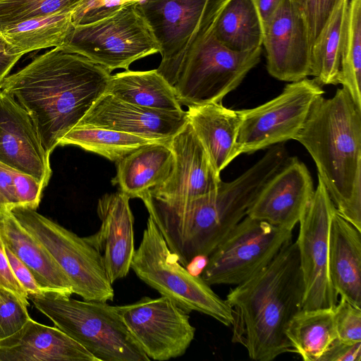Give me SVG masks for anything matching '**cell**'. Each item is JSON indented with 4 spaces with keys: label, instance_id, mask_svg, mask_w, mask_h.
Instances as JSON below:
<instances>
[{
    "label": "cell",
    "instance_id": "23",
    "mask_svg": "<svg viewBox=\"0 0 361 361\" xmlns=\"http://www.w3.org/2000/svg\"><path fill=\"white\" fill-rule=\"evenodd\" d=\"M329 272L340 298L361 309V231L336 209L329 234Z\"/></svg>",
    "mask_w": 361,
    "mask_h": 361
},
{
    "label": "cell",
    "instance_id": "3",
    "mask_svg": "<svg viewBox=\"0 0 361 361\" xmlns=\"http://www.w3.org/2000/svg\"><path fill=\"white\" fill-rule=\"evenodd\" d=\"M294 140L313 159L337 212L361 231V109L348 91L319 97Z\"/></svg>",
    "mask_w": 361,
    "mask_h": 361
},
{
    "label": "cell",
    "instance_id": "13",
    "mask_svg": "<svg viewBox=\"0 0 361 361\" xmlns=\"http://www.w3.org/2000/svg\"><path fill=\"white\" fill-rule=\"evenodd\" d=\"M118 306L125 324L150 360L178 357L194 340L195 328L189 313L165 296H145L132 304Z\"/></svg>",
    "mask_w": 361,
    "mask_h": 361
},
{
    "label": "cell",
    "instance_id": "7",
    "mask_svg": "<svg viewBox=\"0 0 361 361\" xmlns=\"http://www.w3.org/2000/svg\"><path fill=\"white\" fill-rule=\"evenodd\" d=\"M213 27L214 25L178 71L166 80L178 102L188 107L221 102L260 61L262 47L233 51L217 40Z\"/></svg>",
    "mask_w": 361,
    "mask_h": 361
},
{
    "label": "cell",
    "instance_id": "44",
    "mask_svg": "<svg viewBox=\"0 0 361 361\" xmlns=\"http://www.w3.org/2000/svg\"><path fill=\"white\" fill-rule=\"evenodd\" d=\"M8 209V204L4 197L0 194V211Z\"/></svg>",
    "mask_w": 361,
    "mask_h": 361
},
{
    "label": "cell",
    "instance_id": "17",
    "mask_svg": "<svg viewBox=\"0 0 361 361\" xmlns=\"http://www.w3.org/2000/svg\"><path fill=\"white\" fill-rule=\"evenodd\" d=\"M187 123L186 111L148 109L104 93L75 126L96 127L147 139L170 140Z\"/></svg>",
    "mask_w": 361,
    "mask_h": 361
},
{
    "label": "cell",
    "instance_id": "26",
    "mask_svg": "<svg viewBox=\"0 0 361 361\" xmlns=\"http://www.w3.org/2000/svg\"><path fill=\"white\" fill-rule=\"evenodd\" d=\"M72 11L35 17L0 31L8 51L24 54L49 47H62L72 25Z\"/></svg>",
    "mask_w": 361,
    "mask_h": 361
},
{
    "label": "cell",
    "instance_id": "39",
    "mask_svg": "<svg viewBox=\"0 0 361 361\" xmlns=\"http://www.w3.org/2000/svg\"><path fill=\"white\" fill-rule=\"evenodd\" d=\"M361 341L346 343L336 338L327 348L319 361H360Z\"/></svg>",
    "mask_w": 361,
    "mask_h": 361
},
{
    "label": "cell",
    "instance_id": "22",
    "mask_svg": "<svg viewBox=\"0 0 361 361\" xmlns=\"http://www.w3.org/2000/svg\"><path fill=\"white\" fill-rule=\"evenodd\" d=\"M0 236L47 294L69 298L72 283L42 244L8 210L0 211Z\"/></svg>",
    "mask_w": 361,
    "mask_h": 361
},
{
    "label": "cell",
    "instance_id": "46",
    "mask_svg": "<svg viewBox=\"0 0 361 361\" xmlns=\"http://www.w3.org/2000/svg\"><path fill=\"white\" fill-rule=\"evenodd\" d=\"M135 1H141V0H135Z\"/></svg>",
    "mask_w": 361,
    "mask_h": 361
},
{
    "label": "cell",
    "instance_id": "33",
    "mask_svg": "<svg viewBox=\"0 0 361 361\" xmlns=\"http://www.w3.org/2000/svg\"><path fill=\"white\" fill-rule=\"evenodd\" d=\"M27 306L16 294L0 287V340L16 334L27 322Z\"/></svg>",
    "mask_w": 361,
    "mask_h": 361
},
{
    "label": "cell",
    "instance_id": "21",
    "mask_svg": "<svg viewBox=\"0 0 361 361\" xmlns=\"http://www.w3.org/2000/svg\"><path fill=\"white\" fill-rule=\"evenodd\" d=\"M188 108V121L214 170L220 176L221 171L240 154L237 140L242 122L241 111L228 109L221 102Z\"/></svg>",
    "mask_w": 361,
    "mask_h": 361
},
{
    "label": "cell",
    "instance_id": "29",
    "mask_svg": "<svg viewBox=\"0 0 361 361\" xmlns=\"http://www.w3.org/2000/svg\"><path fill=\"white\" fill-rule=\"evenodd\" d=\"M349 0H338L311 47V74L319 85H337Z\"/></svg>",
    "mask_w": 361,
    "mask_h": 361
},
{
    "label": "cell",
    "instance_id": "10",
    "mask_svg": "<svg viewBox=\"0 0 361 361\" xmlns=\"http://www.w3.org/2000/svg\"><path fill=\"white\" fill-rule=\"evenodd\" d=\"M292 235L246 215L207 257L200 276L210 286L238 285L271 262Z\"/></svg>",
    "mask_w": 361,
    "mask_h": 361
},
{
    "label": "cell",
    "instance_id": "38",
    "mask_svg": "<svg viewBox=\"0 0 361 361\" xmlns=\"http://www.w3.org/2000/svg\"><path fill=\"white\" fill-rule=\"evenodd\" d=\"M10 266L16 279L28 295L47 294L38 283L28 267L5 246Z\"/></svg>",
    "mask_w": 361,
    "mask_h": 361
},
{
    "label": "cell",
    "instance_id": "2",
    "mask_svg": "<svg viewBox=\"0 0 361 361\" xmlns=\"http://www.w3.org/2000/svg\"><path fill=\"white\" fill-rule=\"evenodd\" d=\"M302 295L299 252L291 240L265 267L228 292L232 342L244 346L255 361L293 353L286 330L302 310Z\"/></svg>",
    "mask_w": 361,
    "mask_h": 361
},
{
    "label": "cell",
    "instance_id": "30",
    "mask_svg": "<svg viewBox=\"0 0 361 361\" xmlns=\"http://www.w3.org/2000/svg\"><path fill=\"white\" fill-rule=\"evenodd\" d=\"M158 140L96 127L75 126L60 140L59 145H75L117 161L133 151Z\"/></svg>",
    "mask_w": 361,
    "mask_h": 361
},
{
    "label": "cell",
    "instance_id": "4",
    "mask_svg": "<svg viewBox=\"0 0 361 361\" xmlns=\"http://www.w3.org/2000/svg\"><path fill=\"white\" fill-rule=\"evenodd\" d=\"M54 325L97 361H149L125 324L119 306L50 294L28 295Z\"/></svg>",
    "mask_w": 361,
    "mask_h": 361
},
{
    "label": "cell",
    "instance_id": "45",
    "mask_svg": "<svg viewBox=\"0 0 361 361\" xmlns=\"http://www.w3.org/2000/svg\"><path fill=\"white\" fill-rule=\"evenodd\" d=\"M305 0H291V1L295 4L300 10H303L304 4Z\"/></svg>",
    "mask_w": 361,
    "mask_h": 361
},
{
    "label": "cell",
    "instance_id": "40",
    "mask_svg": "<svg viewBox=\"0 0 361 361\" xmlns=\"http://www.w3.org/2000/svg\"><path fill=\"white\" fill-rule=\"evenodd\" d=\"M0 287L6 288L29 305L27 293L19 283L10 266L5 245L0 236Z\"/></svg>",
    "mask_w": 361,
    "mask_h": 361
},
{
    "label": "cell",
    "instance_id": "9",
    "mask_svg": "<svg viewBox=\"0 0 361 361\" xmlns=\"http://www.w3.org/2000/svg\"><path fill=\"white\" fill-rule=\"evenodd\" d=\"M226 0H141L139 8L158 45L157 71L168 80L212 27Z\"/></svg>",
    "mask_w": 361,
    "mask_h": 361
},
{
    "label": "cell",
    "instance_id": "32",
    "mask_svg": "<svg viewBox=\"0 0 361 361\" xmlns=\"http://www.w3.org/2000/svg\"><path fill=\"white\" fill-rule=\"evenodd\" d=\"M83 0H0V31L25 20L73 11Z\"/></svg>",
    "mask_w": 361,
    "mask_h": 361
},
{
    "label": "cell",
    "instance_id": "8",
    "mask_svg": "<svg viewBox=\"0 0 361 361\" xmlns=\"http://www.w3.org/2000/svg\"><path fill=\"white\" fill-rule=\"evenodd\" d=\"M49 252L85 300L113 301L112 287L101 255L84 238L50 220L36 209L17 205L8 209Z\"/></svg>",
    "mask_w": 361,
    "mask_h": 361
},
{
    "label": "cell",
    "instance_id": "43",
    "mask_svg": "<svg viewBox=\"0 0 361 361\" xmlns=\"http://www.w3.org/2000/svg\"><path fill=\"white\" fill-rule=\"evenodd\" d=\"M261 18L262 25L276 12L284 0H252Z\"/></svg>",
    "mask_w": 361,
    "mask_h": 361
},
{
    "label": "cell",
    "instance_id": "20",
    "mask_svg": "<svg viewBox=\"0 0 361 361\" xmlns=\"http://www.w3.org/2000/svg\"><path fill=\"white\" fill-rule=\"evenodd\" d=\"M97 361L58 327L31 318L12 336L0 340V361Z\"/></svg>",
    "mask_w": 361,
    "mask_h": 361
},
{
    "label": "cell",
    "instance_id": "42",
    "mask_svg": "<svg viewBox=\"0 0 361 361\" xmlns=\"http://www.w3.org/2000/svg\"><path fill=\"white\" fill-rule=\"evenodd\" d=\"M22 56L20 54H10L5 42L0 36V82L8 75L11 70Z\"/></svg>",
    "mask_w": 361,
    "mask_h": 361
},
{
    "label": "cell",
    "instance_id": "28",
    "mask_svg": "<svg viewBox=\"0 0 361 361\" xmlns=\"http://www.w3.org/2000/svg\"><path fill=\"white\" fill-rule=\"evenodd\" d=\"M286 335L293 353L305 361H319L337 338L334 308L301 310L290 321Z\"/></svg>",
    "mask_w": 361,
    "mask_h": 361
},
{
    "label": "cell",
    "instance_id": "34",
    "mask_svg": "<svg viewBox=\"0 0 361 361\" xmlns=\"http://www.w3.org/2000/svg\"><path fill=\"white\" fill-rule=\"evenodd\" d=\"M334 312L337 338L346 343L361 341V309L340 298Z\"/></svg>",
    "mask_w": 361,
    "mask_h": 361
},
{
    "label": "cell",
    "instance_id": "37",
    "mask_svg": "<svg viewBox=\"0 0 361 361\" xmlns=\"http://www.w3.org/2000/svg\"><path fill=\"white\" fill-rule=\"evenodd\" d=\"M15 194L18 205L36 209L40 202L43 185L32 176L12 169Z\"/></svg>",
    "mask_w": 361,
    "mask_h": 361
},
{
    "label": "cell",
    "instance_id": "19",
    "mask_svg": "<svg viewBox=\"0 0 361 361\" xmlns=\"http://www.w3.org/2000/svg\"><path fill=\"white\" fill-rule=\"evenodd\" d=\"M129 200L120 190L100 197L97 207L100 227L95 233L84 237L101 255L111 283L128 274L135 250Z\"/></svg>",
    "mask_w": 361,
    "mask_h": 361
},
{
    "label": "cell",
    "instance_id": "11",
    "mask_svg": "<svg viewBox=\"0 0 361 361\" xmlns=\"http://www.w3.org/2000/svg\"><path fill=\"white\" fill-rule=\"evenodd\" d=\"M322 86L305 78L286 85L282 92L257 107L241 109L238 146L240 154H251L294 137L302 127Z\"/></svg>",
    "mask_w": 361,
    "mask_h": 361
},
{
    "label": "cell",
    "instance_id": "5",
    "mask_svg": "<svg viewBox=\"0 0 361 361\" xmlns=\"http://www.w3.org/2000/svg\"><path fill=\"white\" fill-rule=\"evenodd\" d=\"M130 269L144 283L188 313L195 311L231 326L233 317L226 300L201 276L192 274L179 262L149 216Z\"/></svg>",
    "mask_w": 361,
    "mask_h": 361
},
{
    "label": "cell",
    "instance_id": "12",
    "mask_svg": "<svg viewBox=\"0 0 361 361\" xmlns=\"http://www.w3.org/2000/svg\"><path fill=\"white\" fill-rule=\"evenodd\" d=\"M336 211L320 178L299 221L295 240L303 282L302 310L334 308L338 300L329 272V234Z\"/></svg>",
    "mask_w": 361,
    "mask_h": 361
},
{
    "label": "cell",
    "instance_id": "18",
    "mask_svg": "<svg viewBox=\"0 0 361 361\" xmlns=\"http://www.w3.org/2000/svg\"><path fill=\"white\" fill-rule=\"evenodd\" d=\"M174 164L168 178L149 190L163 200H185L216 191L221 182L188 121L170 140Z\"/></svg>",
    "mask_w": 361,
    "mask_h": 361
},
{
    "label": "cell",
    "instance_id": "1",
    "mask_svg": "<svg viewBox=\"0 0 361 361\" xmlns=\"http://www.w3.org/2000/svg\"><path fill=\"white\" fill-rule=\"evenodd\" d=\"M111 71L63 47L39 55L0 82L30 116L50 156L106 93Z\"/></svg>",
    "mask_w": 361,
    "mask_h": 361
},
{
    "label": "cell",
    "instance_id": "6",
    "mask_svg": "<svg viewBox=\"0 0 361 361\" xmlns=\"http://www.w3.org/2000/svg\"><path fill=\"white\" fill-rule=\"evenodd\" d=\"M138 2L128 3L99 20L73 25L62 47L111 72L128 70L134 61L159 52Z\"/></svg>",
    "mask_w": 361,
    "mask_h": 361
},
{
    "label": "cell",
    "instance_id": "31",
    "mask_svg": "<svg viewBox=\"0 0 361 361\" xmlns=\"http://www.w3.org/2000/svg\"><path fill=\"white\" fill-rule=\"evenodd\" d=\"M361 0H349L341 50L338 83L361 109Z\"/></svg>",
    "mask_w": 361,
    "mask_h": 361
},
{
    "label": "cell",
    "instance_id": "35",
    "mask_svg": "<svg viewBox=\"0 0 361 361\" xmlns=\"http://www.w3.org/2000/svg\"><path fill=\"white\" fill-rule=\"evenodd\" d=\"M135 0H83L72 12L73 25L87 24L107 17Z\"/></svg>",
    "mask_w": 361,
    "mask_h": 361
},
{
    "label": "cell",
    "instance_id": "25",
    "mask_svg": "<svg viewBox=\"0 0 361 361\" xmlns=\"http://www.w3.org/2000/svg\"><path fill=\"white\" fill-rule=\"evenodd\" d=\"M106 93L136 106L183 111L173 89L157 71H130L111 75Z\"/></svg>",
    "mask_w": 361,
    "mask_h": 361
},
{
    "label": "cell",
    "instance_id": "15",
    "mask_svg": "<svg viewBox=\"0 0 361 361\" xmlns=\"http://www.w3.org/2000/svg\"><path fill=\"white\" fill-rule=\"evenodd\" d=\"M314 192L312 178L305 164L296 157H288L262 186L247 216L293 231Z\"/></svg>",
    "mask_w": 361,
    "mask_h": 361
},
{
    "label": "cell",
    "instance_id": "24",
    "mask_svg": "<svg viewBox=\"0 0 361 361\" xmlns=\"http://www.w3.org/2000/svg\"><path fill=\"white\" fill-rule=\"evenodd\" d=\"M170 140L144 145L116 161L113 185L129 198H141L164 182L174 164Z\"/></svg>",
    "mask_w": 361,
    "mask_h": 361
},
{
    "label": "cell",
    "instance_id": "41",
    "mask_svg": "<svg viewBox=\"0 0 361 361\" xmlns=\"http://www.w3.org/2000/svg\"><path fill=\"white\" fill-rule=\"evenodd\" d=\"M0 194L6 200L8 209L18 205L15 194L12 168L0 163Z\"/></svg>",
    "mask_w": 361,
    "mask_h": 361
},
{
    "label": "cell",
    "instance_id": "27",
    "mask_svg": "<svg viewBox=\"0 0 361 361\" xmlns=\"http://www.w3.org/2000/svg\"><path fill=\"white\" fill-rule=\"evenodd\" d=\"M217 40L237 52L262 46L263 25L252 0H226L213 27Z\"/></svg>",
    "mask_w": 361,
    "mask_h": 361
},
{
    "label": "cell",
    "instance_id": "16",
    "mask_svg": "<svg viewBox=\"0 0 361 361\" xmlns=\"http://www.w3.org/2000/svg\"><path fill=\"white\" fill-rule=\"evenodd\" d=\"M0 163L28 174L45 188L51 176L49 155L27 111L0 90Z\"/></svg>",
    "mask_w": 361,
    "mask_h": 361
},
{
    "label": "cell",
    "instance_id": "14",
    "mask_svg": "<svg viewBox=\"0 0 361 361\" xmlns=\"http://www.w3.org/2000/svg\"><path fill=\"white\" fill-rule=\"evenodd\" d=\"M267 69L274 78L295 82L311 74V53L302 11L284 0L263 24Z\"/></svg>",
    "mask_w": 361,
    "mask_h": 361
},
{
    "label": "cell",
    "instance_id": "36",
    "mask_svg": "<svg viewBox=\"0 0 361 361\" xmlns=\"http://www.w3.org/2000/svg\"><path fill=\"white\" fill-rule=\"evenodd\" d=\"M338 0H305L302 10L311 47Z\"/></svg>",
    "mask_w": 361,
    "mask_h": 361
}]
</instances>
